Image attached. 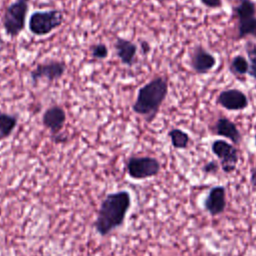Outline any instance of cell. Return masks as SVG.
I'll return each instance as SVG.
<instances>
[{"label": "cell", "instance_id": "1", "mask_svg": "<svg viewBox=\"0 0 256 256\" xmlns=\"http://www.w3.org/2000/svg\"><path fill=\"white\" fill-rule=\"evenodd\" d=\"M130 205L131 196L126 190L107 194L100 204L97 218L94 222L98 234L107 236L114 229L121 227Z\"/></svg>", "mask_w": 256, "mask_h": 256}, {"label": "cell", "instance_id": "2", "mask_svg": "<svg viewBox=\"0 0 256 256\" xmlns=\"http://www.w3.org/2000/svg\"><path fill=\"white\" fill-rule=\"evenodd\" d=\"M168 94V81L165 77L157 76L142 86L132 105L134 113L144 117L151 123L157 116L161 105Z\"/></svg>", "mask_w": 256, "mask_h": 256}, {"label": "cell", "instance_id": "3", "mask_svg": "<svg viewBox=\"0 0 256 256\" xmlns=\"http://www.w3.org/2000/svg\"><path fill=\"white\" fill-rule=\"evenodd\" d=\"M28 9L29 0H15L5 9L2 24L8 36L15 38L24 30Z\"/></svg>", "mask_w": 256, "mask_h": 256}, {"label": "cell", "instance_id": "4", "mask_svg": "<svg viewBox=\"0 0 256 256\" xmlns=\"http://www.w3.org/2000/svg\"><path fill=\"white\" fill-rule=\"evenodd\" d=\"M64 22V14L61 10L51 9L35 11L28 22L29 30L36 36H45L60 27Z\"/></svg>", "mask_w": 256, "mask_h": 256}, {"label": "cell", "instance_id": "5", "mask_svg": "<svg viewBox=\"0 0 256 256\" xmlns=\"http://www.w3.org/2000/svg\"><path fill=\"white\" fill-rule=\"evenodd\" d=\"M126 168L132 179L142 180L156 176L161 170V164L154 157L132 156L128 159Z\"/></svg>", "mask_w": 256, "mask_h": 256}, {"label": "cell", "instance_id": "6", "mask_svg": "<svg viewBox=\"0 0 256 256\" xmlns=\"http://www.w3.org/2000/svg\"><path fill=\"white\" fill-rule=\"evenodd\" d=\"M213 154L220 160V166L224 173L230 174L235 171L239 161L238 149L225 140L218 139L211 145Z\"/></svg>", "mask_w": 256, "mask_h": 256}, {"label": "cell", "instance_id": "7", "mask_svg": "<svg viewBox=\"0 0 256 256\" xmlns=\"http://www.w3.org/2000/svg\"><path fill=\"white\" fill-rule=\"evenodd\" d=\"M66 64L62 61H48L40 63L30 72V78L33 85H36L41 79L53 82L62 78L66 71Z\"/></svg>", "mask_w": 256, "mask_h": 256}, {"label": "cell", "instance_id": "8", "mask_svg": "<svg viewBox=\"0 0 256 256\" xmlns=\"http://www.w3.org/2000/svg\"><path fill=\"white\" fill-rule=\"evenodd\" d=\"M217 103L229 111H239L247 108L249 101L245 93L239 89H226L219 93Z\"/></svg>", "mask_w": 256, "mask_h": 256}, {"label": "cell", "instance_id": "9", "mask_svg": "<svg viewBox=\"0 0 256 256\" xmlns=\"http://www.w3.org/2000/svg\"><path fill=\"white\" fill-rule=\"evenodd\" d=\"M226 204V189L221 185L212 187L203 202L205 210L212 216H217L223 213Z\"/></svg>", "mask_w": 256, "mask_h": 256}, {"label": "cell", "instance_id": "10", "mask_svg": "<svg viewBox=\"0 0 256 256\" xmlns=\"http://www.w3.org/2000/svg\"><path fill=\"white\" fill-rule=\"evenodd\" d=\"M66 122V112L59 105L50 106L46 109L42 115V124L47 128L51 136L59 134Z\"/></svg>", "mask_w": 256, "mask_h": 256}, {"label": "cell", "instance_id": "11", "mask_svg": "<svg viewBox=\"0 0 256 256\" xmlns=\"http://www.w3.org/2000/svg\"><path fill=\"white\" fill-rule=\"evenodd\" d=\"M190 64L197 74H206L216 65V58L201 45H197L191 54Z\"/></svg>", "mask_w": 256, "mask_h": 256}, {"label": "cell", "instance_id": "12", "mask_svg": "<svg viewBox=\"0 0 256 256\" xmlns=\"http://www.w3.org/2000/svg\"><path fill=\"white\" fill-rule=\"evenodd\" d=\"M114 48L116 51V55L120 59L122 64L126 66H132L135 63L138 50L135 43L125 38L116 37Z\"/></svg>", "mask_w": 256, "mask_h": 256}, {"label": "cell", "instance_id": "13", "mask_svg": "<svg viewBox=\"0 0 256 256\" xmlns=\"http://www.w3.org/2000/svg\"><path fill=\"white\" fill-rule=\"evenodd\" d=\"M214 133L218 136H222L224 138L229 139L230 141H232L233 144L236 145L239 144L242 140L241 133L237 128L236 124L225 117H220L216 121L214 125Z\"/></svg>", "mask_w": 256, "mask_h": 256}, {"label": "cell", "instance_id": "14", "mask_svg": "<svg viewBox=\"0 0 256 256\" xmlns=\"http://www.w3.org/2000/svg\"><path fill=\"white\" fill-rule=\"evenodd\" d=\"M18 124V115L0 112V141L9 137Z\"/></svg>", "mask_w": 256, "mask_h": 256}, {"label": "cell", "instance_id": "15", "mask_svg": "<svg viewBox=\"0 0 256 256\" xmlns=\"http://www.w3.org/2000/svg\"><path fill=\"white\" fill-rule=\"evenodd\" d=\"M233 12L237 20L253 17L256 14V4L252 0H238Z\"/></svg>", "mask_w": 256, "mask_h": 256}, {"label": "cell", "instance_id": "16", "mask_svg": "<svg viewBox=\"0 0 256 256\" xmlns=\"http://www.w3.org/2000/svg\"><path fill=\"white\" fill-rule=\"evenodd\" d=\"M246 36L256 37V16L237 20L236 39H243Z\"/></svg>", "mask_w": 256, "mask_h": 256}, {"label": "cell", "instance_id": "17", "mask_svg": "<svg viewBox=\"0 0 256 256\" xmlns=\"http://www.w3.org/2000/svg\"><path fill=\"white\" fill-rule=\"evenodd\" d=\"M229 70L230 72L237 78H241L248 74L249 70V62L248 60L242 56V55H237L234 56L229 64Z\"/></svg>", "mask_w": 256, "mask_h": 256}, {"label": "cell", "instance_id": "18", "mask_svg": "<svg viewBox=\"0 0 256 256\" xmlns=\"http://www.w3.org/2000/svg\"><path fill=\"white\" fill-rule=\"evenodd\" d=\"M168 136L171 140V144L176 149H186L190 142L189 135L179 129V128H173L168 132Z\"/></svg>", "mask_w": 256, "mask_h": 256}, {"label": "cell", "instance_id": "19", "mask_svg": "<svg viewBox=\"0 0 256 256\" xmlns=\"http://www.w3.org/2000/svg\"><path fill=\"white\" fill-rule=\"evenodd\" d=\"M246 54L249 60V70L248 75L256 80V44L248 41L245 45Z\"/></svg>", "mask_w": 256, "mask_h": 256}, {"label": "cell", "instance_id": "20", "mask_svg": "<svg viewBox=\"0 0 256 256\" xmlns=\"http://www.w3.org/2000/svg\"><path fill=\"white\" fill-rule=\"evenodd\" d=\"M90 54L93 59L103 60L108 57V48L103 43H96L90 47Z\"/></svg>", "mask_w": 256, "mask_h": 256}, {"label": "cell", "instance_id": "21", "mask_svg": "<svg viewBox=\"0 0 256 256\" xmlns=\"http://www.w3.org/2000/svg\"><path fill=\"white\" fill-rule=\"evenodd\" d=\"M219 170V164L217 161L215 160H211L209 162H207L203 167H202V171L206 174V175H213L215 173H217Z\"/></svg>", "mask_w": 256, "mask_h": 256}, {"label": "cell", "instance_id": "22", "mask_svg": "<svg viewBox=\"0 0 256 256\" xmlns=\"http://www.w3.org/2000/svg\"><path fill=\"white\" fill-rule=\"evenodd\" d=\"M200 2L208 8H220L223 4L222 0H200Z\"/></svg>", "mask_w": 256, "mask_h": 256}, {"label": "cell", "instance_id": "23", "mask_svg": "<svg viewBox=\"0 0 256 256\" xmlns=\"http://www.w3.org/2000/svg\"><path fill=\"white\" fill-rule=\"evenodd\" d=\"M51 140L56 143V144H62V143H66L68 141V137L66 134H64L63 132H60L57 135L51 136Z\"/></svg>", "mask_w": 256, "mask_h": 256}, {"label": "cell", "instance_id": "24", "mask_svg": "<svg viewBox=\"0 0 256 256\" xmlns=\"http://www.w3.org/2000/svg\"><path fill=\"white\" fill-rule=\"evenodd\" d=\"M250 184L252 185L253 188L256 189V163L252 167L251 172H250Z\"/></svg>", "mask_w": 256, "mask_h": 256}, {"label": "cell", "instance_id": "25", "mask_svg": "<svg viewBox=\"0 0 256 256\" xmlns=\"http://www.w3.org/2000/svg\"><path fill=\"white\" fill-rule=\"evenodd\" d=\"M141 50H142L143 54L149 53V51H150V45H149V43L146 42V41H142V42H141Z\"/></svg>", "mask_w": 256, "mask_h": 256}, {"label": "cell", "instance_id": "26", "mask_svg": "<svg viewBox=\"0 0 256 256\" xmlns=\"http://www.w3.org/2000/svg\"><path fill=\"white\" fill-rule=\"evenodd\" d=\"M3 43H4V40L2 39V37H1V35H0V45L3 44Z\"/></svg>", "mask_w": 256, "mask_h": 256}, {"label": "cell", "instance_id": "27", "mask_svg": "<svg viewBox=\"0 0 256 256\" xmlns=\"http://www.w3.org/2000/svg\"><path fill=\"white\" fill-rule=\"evenodd\" d=\"M254 143H255V146H256V133L254 135Z\"/></svg>", "mask_w": 256, "mask_h": 256}, {"label": "cell", "instance_id": "28", "mask_svg": "<svg viewBox=\"0 0 256 256\" xmlns=\"http://www.w3.org/2000/svg\"><path fill=\"white\" fill-rule=\"evenodd\" d=\"M255 207H256V204H255Z\"/></svg>", "mask_w": 256, "mask_h": 256}]
</instances>
